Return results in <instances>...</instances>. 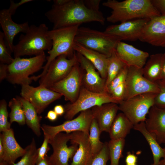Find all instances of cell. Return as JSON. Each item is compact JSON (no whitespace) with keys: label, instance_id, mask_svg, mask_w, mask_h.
Returning a JSON list of instances; mask_svg holds the SVG:
<instances>
[{"label":"cell","instance_id":"52","mask_svg":"<svg viewBox=\"0 0 165 165\" xmlns=\"http://www.w3.org/2000/svg\"><path fill=\"white\" fill-rule=\"evenodd\" d=\"M165 146V143L164 144ZM160 165H165V158L161 160L159 163Z\"/></svg>","mask_w":165,"mask_h":165},{"label":"cell","instance_id":"5","mask_svg":"<svg viewBox=\"0 0 165 165\" xmlns=\"http://www.w3.org/2000/svg\"><path fill=\"white\" fill-rule=\"evenodd\" d=\"M79 26L77 25L49 31L52 46L47 52L49 56L46 57L47 61L43 66V71L38 75L39 79L45 75L51 62L59 56L65 55L68 58L73 57L75 53L73 48L75 38Z\"/></svg>","mask_w":165,"mask_h":165},{"label":"cell","instance_id":"22","mask_svg":"<svg viewBox=\"0 0 165 165\" xmlns=\"http://www.w3.org/2000/svg\"><path fill=\"white\" fill-rule=\"evenodd\" d=\"M91 109L101 133H108L119 110L118 104L114 103H107L95 106Z\"/></svg>","mask_w":165,"mask_h":165},{"label":"cell","instance_id":"25","mask_svg":"<svg viewBox=\"0 0 165 165\" xmlns=\"http://www.w3.org/2000/svg\"><path fill=\"white\" fill-rule=\"evenodd\" d=\"M133 128L143 135L149 146L153 157V162L151 165H160L161 159L165 158V147L162 148L156 138L147 130L145 122L134 125Z\"/></svg>","mask_w":165,"mask_h":165},{"label":"cell","instance_id":"46","mask_svg":"<svg viewBox=\"0 0 165 165\" xmlns=\"http://www.w3.org/2000/svg\"><path fill=\"white\" fill-rule=\"evenodd\" d=\"M58 116L53 110H50L48 112L46 118L51 121H54L57 119Z\"/></svg>","mask_w":165,"mask_h":165},{"label":"cell","instance_id":"45","mask_svg":"<svg viewBox=\"0 0 165 165\" xmlns=\"http://www.w3.org/2000/svg\"><path fill=\"white\" fill-rule=\"evenodd\" d=\"M53 110L58 116H61L65 112L64 107L60 105L55 106L53 108Z\"/></svg>","mask_w":165,"mask_h":165},{"label":"cell","instance_id":"39","mask_svg":"<svg viewBox=\"0 0 165 165\" xmlns=\"http://www.w3.org/2000/svg\"><path fill=\"white\" fill-rule=\"evenodd\" d=\"M49 139L48 138L44 136L43 142L40 148L37 149L38 157L36 163L43 159L49 150L50 149L48 145Z\"/></svg>","mask_w":165,"mask_h":165},{"label":"cell","instance_id":"4","mask_svg":"<svg viewBox=\"0 0 165 165\" xmlns=\"http://www.w3.org/2000/svg\"><path fill=\"white\" fill-rule=\"evenodd\" d=\"M46 61L45 53L29 58H14L7 65L6 79L13 84L30 85L33 81L38 79L37 76L30 77V75L42 68Z\"/></svg>","mask_w":165,"mask_h":165},{"label":"cell","instance_id":"13","mask_svg":"<svg viewBox=\"0 0 165 165\" xmlns=\"http://www.w3.org/2000/svg\"><path fill=\"white\" fill-rule=\"evenodd\" d=\"M21 86V97L30 102L39 115L50 104L62 96L59 93L40 85L36 87L30 85Z\"/></svg>","mask_w":165,"mask_h":165},{"label":"cell","instance_id":"33","mask_svg":"<svg viewBox=\"0 0 165 165\" xmlns=\"http://www.w3.org/2000/svg\"><path fill=\"white\" fill-rule=\"evenodd\" d=\"M25 152L21 159L13 165H36L38 157L37 149L34 138L31 143L25 148Z\"/></svg>","mask_w":165,"mask_h":165},{"label":"cell","instance_id":"23","mask_svg":"<svg viewBox=\"0 0 165 165\" xmlns=\"http://www.w3.org/2000/svg\"><path fill=\"white\" fill-rule=\"evenodd\" d=\"M3 147L4 154L2 160L7 162L9 165H13L17 159L22 157L25 152L16 140L12 128L2 132L0 134Z\"/></svg>","mask_w":165,"mask_h":165},{"label":"cell","instance_id":"7","mask_svg":"<svg viewBox=\"0 0 165 165\" xmlns=\"http://www.w3.org/2000/svg\"><path fill=\"white\" fill-rule=\"evenodd\" d=\"M119 102L107 93H99L91 91L82 86L78 98L75 102L64 105V118L72 119L79 112L90 109L104 104Z\"/></svg>","mask_w":165,"mask_h":165},{"label":"cell","instance_id":"50","mask_svg":"<svg viewBox=\"0 0 165 165\" xmlns=\"http://www.w3.org/2000/svg\"><path fill=\"white\" fill-rule=\"evenodd\" d=\"M4 154V149L2 139L0 137V160H2Z\"/></svg>","mask_w":165,"mask_h":165},{"label":"cell","instance_id":"6","mask_svg":"<svg viewBox=\"0 0 165 165\" xmlns=\"http://www.w3.org/2000/svg\"><path fill=\"white\" fill-rule=\"evenodd\" d=\"M120 41L105 31L89 28L79 27L75 39V42L109 57Z\"/></svg>","mask_w":165,"mask_h":165},{"label":"cell","instance_id":"12","mask_svg":"<svg viewBox=\"0 0 165 165\" xmlns=\"http://www.w3.org/2000/svg\"><path fill=\"white\" fill-rule=\"evenodd\" d=\"M82 70L78 62L64 78L54 84L50 89L64 96L71 103L78 97L82 84Z\"/></svg>","mask_w":165,"mask_h":165},{"label":"cell","instance_id":"20","mask_svg":"<svg viewBox=\"0 0 165 165\" xmlns=\"http://www.w3.org/2000/svg\"><path fill=\"white\" fill-rule=\"evenodd\" d=\"M12 16L7 9H3L0 11L1 26L3 31L6 45L12 53L15 37L20 32L25 33L28 30L30 26L28 22L22 24L14 22L12 19Z\"/></svg>","mask_w":165,"mask_h":165},{"label":"cell","instance_id":"17","mask_svg":"<svg viewBox=\"0 0 165 165\" xmlns=\"http://www.w3.org/2000/svg\"><path fill=\"white\" fill-rule=\"evenodd\" d=\"M139 40L165 47V17L161 15L150 19L144 28Z\"/></svg>","mask_w":165,"mask_h":165},{"label":"cell","instance_id":"43","mask_svg":"<svg viewBox=\"0 0 165 165\" xmlns=\"http://www.w3.org/2000/svg\"><path fill=\"white\" fill-rule=\"evenodd\" d=\"M137 159L138 157L136 156L131 153L130 152H127L125 159L126 165L136 164Z\"/></svg>","mask_w":165,"mask_h":165},{"label":"cell","instance_id":"40","mask_svg":"<svg viewBox=\"0 0 165 165\" xmlns=\"http://www.w3.org/2000/svg\"><path fill=\"white\" fill-rule=\"evenodd\" d=\"M32 1V0H21L18 2L15 3L13 1L10 0L9 7L7 9L9 13L12 15L15 13L16 10L19 7Z\"/></svg>","mask_w":165,"mask_h":165},{"label":"cell","instance_id":"16","mask_svg":"<svg viewBox=\"0 0 165 165\" xmlns=\"http://www.w3.org/2000/svg\"><path fill=\"white\" fill-rule=\"evenodd\" d=\"M76 54L78 62L82 70V86L93 92L107 93L106 80L101 77L89 60L80 53L76 52Z\"/></svg>","mask_w":165,"mask_h":165},{"label":"cell","instance_id":"42","mask_svg":"<svg viewBox=\"0 0 165 165\" xmlns=\"http://www.w3.org/2000/svg\"><path fill=\"white\" fill-rule=\"evenodd\" d=\"M100 0H85V5L89 8L96 11H99Z\"/></svg>","mask_w":165,"mask_h":165},{"label":"cell","instance_id":"37","mask_svg":"<svg viewBox=\"0 0 165 165\" xmlns=\"http://www.w3.org/2000/svg\"><path fill=\"white\" fill-rule=\"evenodd\" d=\"M127 70L128 67L127 66L123 69L112 80L106 88V91L107 93L110 95L114 89L125 81Z\"/></svg>","mask_w":165,"mask_h":165},{"label":"cell","instance_id":"1","mask_svg":"<svg viewBox=\"0 0 165 165\" xmlns=\"http://www.w3.org/2000/svg\"><path fill=\"white\" fill-rule=\"evenodd\" d=\"M45 15L53 24V29L80 25L92 22L104 25L105 21L101 11L89 8L83 0H69L66 4L60 6L53 5Z\"/></svg>","mask_w":165,"mask_h":165},{"label":"cell","instance_id":"28","mask_svg":"<svg viewBox=\"0 0 165 165\" xmlns=\"http://www.w3.org/2000/svg\"><path fill=\"white\" fill-rule=\"evenodd\" d=\"M19 98L22 103L24 111L26 123L37 136L41 135V116L38 115L34 106L28 101L21 97Z\"/></svg>","mask_w":165,"mask_h":165},{"label":"cell","instance_id":"38","mask_svg":"<svg viewBox=\"0 0 165 165\" xmlns=\"http://www.w3.org/2000/svg\"><path fill=\"white\" fill-rule=\"evenodd\" d=\"M156 83L157 85L160 90L155 97L154 105L165 109V80L160 79Z\"/></svg>","mask_w":165,"mask_h":165},{"label":"cell","instance_id":"30","mask_svg":"<svg viewBox=\"0 0 165 165\" xmlns=\"http://www.w3.org/2000/svg\"><path fill=\"white\" fill-rule=\"evenodd\" d=\"M101 134L97 123L94 118L90 125L89 136L91 151L94 156L100 152L104 145V143L100 140Z\"/></svg>","mask_w":165,"mask_h":165},{"label":"cell","instance_id":"32","mask_svg":"<svg viewBox=\"0 0 165 165\" xmlns=\"http://www.w3.org/2000/svg\"><path fill=\"white\" fill-rule=\"evenodd\" d=\"M125 144V139H111L108 142L110 165H119V160L123 156Z\"/></svg>","mask_w":165,"mask_h":165},{"label":"cell","instance_id":"9","mask_svg":"<svg viewBox=\"0 0 165 165\" xmlns=\"http://www.w3.org/2000/svg\"><path fill=\"white\" fill-rule=\"evenodd\" d=\"M94 118L91 109L80 112L76 118L64 122L56 126L43 124L41 128L43 132L44 136L50 139L58 133L63 132L70 133L75 131H82L89 134L91 123Z\"/></svg>","mask_w":165,"mask_h":165},{"label":"cell","instance_id":"53","mask_svg":"<svg viewBox=\"0 0 165 165\" xmlns=\"http://www.w3.org/2000/svg\"><path fill=\"white\" fill-rule=\"evenodd\" d=\"M137 165V164H131V165Z\"/></svg>","mask_w":165,"mask_h":165},{"label":"cell","instance_id":"3","mask_svg":"<svg viewBox=\"0 0 165 165\" xmlns=\"http://www.w3.org/2000/svg\"><path fill=\"white\" fill-rule=\"evenodd\" d=\"M48 28L44 24L37 26H30L28 31L20 35L18 43L14 46L13 52L14 58L24 55L37 56L51 49L52 40Z\"/></svg>","mask_w":165,"mask_h":165},{"label":"cell","instance_id":"8","mask_svg":"<svg viewBox=\"0 0 165 165\" xmlns=\"http://www.w3.org/2000/svg\"><path fill=\"white\" fill-rule=\"evenodd\" d=\"M156 94L152 93H145L123 100L118 104L119 110L134 125L145 122L150 109L154 105Z\"/></svg>","mask_w":165,"mask_h":165},{"label":"cell","instance_id":"24","mask_svg":"<svg viewBox=\"0 0 165 165\" xmlns=\"http://www.w3.org/2000/svg\"><path fill=\"white\" fill-rule=\"evenodd\" d=\"M75 51L85 57L94 66L103 79L106 80L108 57L98 52L75 42Z\"/></svg>","mask_w":165,"mask_h":165},{"label":"cell","instance_id":"2","mask_svg":"<svg viewBox=\"0 0 165 165\" xmlns=\"http://www.w3.org/2000/svg\"><path fill=\"white\" fill-rule=\"evenodd\" d=\"M102 4L112 9L111 14L106 20L112 23L139 19H151L161 16L151 0H108Z\"/></svg>","mask_w":165,"mask_h":165},{"label":"cell","instance_id":"15","mask_svg":"<svg viewBox=\"0 0 165 165\" xmlns=\"http://www.w3.org/2000/svg\"><path fill=\"white\" fill-rule=\"evenodd\" d=\"M150 19H136L108 27L104 31L120 41H134L139 40L142 30Z\"/></svg>","mask_w":165,"mask_h":165},{"label":"cell","instance_id":"11","mask_svg":"<svg viewBox=\"0 0 165 165\" xmlns=\"http://www.w3.org/2000/svg\"><path fill=\"white\" fill-rule=\"evenodd\" d=\"M78 63L76 52L71 58L65 55L59 56L51 62L46 73L40 78L39 85L50 89L66 77Z\"/></svg>","mask_w":165,"mask_h":165},{"label":"cell","instance_id":"10","mask_svg":"<svg viewBox=\"0 0 165 165\" xmlns=\"http://www.w3.org/2000/svg\"><path fill=\"white\" fill-rule=\"evenodd\" d=\"M125 84L124 100L145 93H152L157 94L160 90L156 83L150 81L144 77L143 68L128 67Z\"/></svg>","mask_w":165,"mask_h":165},{"label":"cell","instance_id":"48","mask_svg":"<svg viewBox=\"0 0 165 165\" xmlns=\"http://www.w3.org/2000/svg\"><path fill=\"white\" fill-rule=\"evenodd\" d=\"M36 165H50L49 156H46L43 159L37 163Z\"/></svg>","mask_w":165,"mask_h":165},{"label":"cell","instance_id":"19","mask_svg":"<svg viewBox=\"0 0 165 165\" xmlns=\"http://www.w3.org/2000/svg\"><path fill=\"white\" fill-rule=\"evenodd\" d=\"M89 134L82 131L71 133L70 141L78 145L70 165H90L94 156L92 155L89 139Z\"/></svg>","mask_w":165,"mask_h":165},{"label":"cell","instance_id":"26","mask_svg":"<svg viewBox=\"0 0 165 165\" xmlns=\"http://www.w3.org/2000/svg\"><path fill=\"white\" fill-rule=\"evenodd\" d=\"M134 125L122 112L118 113L115 119L108 132L111 139H125Z\"/></svg>","mask_w":165,"mask_h":165},{"label":"cell","instance_id":"47","mask_svg":"<svg viewBox=\"0 0 165 165\" xmlns=\"http://www.w3.org/2000/svg\"><path fill=\"white\" fill-rule=\"evenodd\" d=\"M161 79L165 80V52L163 53L162 56Z\"/></svg>","mask_w":165,"mask_h":165},{"label":"cell","instance_id":"49","mask_svg":"<svg viewBox=\"0 0 165 165\" xmlns=\"http://www.w3.org/2000/svg\"><path fill=\"white\" fill-rule=\"evenodd\" d=\"M69 0H54L53 5L60 6L64 5L67 3Z\"/></svg>","mask_w":165,"mask_h":165},{"label":"cell","instance_id":"21","mask_svg":"<svg viewBox=\"0 0 165 165\" xmlns=\"http://www.w3.org/2000/svg\"><path fill=\"white\" fill-rule=\"evenodd\" d=\"M145 127L160 145L165 143V109L152 107L145 121Z\"/></svg>","mask_w":165,"mask_h":165},{"label":"cell","instance_id":"27","mask_svg":"<svg viewBox=\"0 0 165 165\" xmlns=\"http://www.w3.org/2000/svg\"><path fill=\"white\" fill-rule=\"evenodd\" d=\"M162 55L160 53L151 55L143 68L144 76L152 82L161 79Z\"/></svg>","mask_w":165,"mask_h":165},{"label":"cell","instance_id":"18","mask_svg":"<svg viewBox=\"0 0 165 165\" xmlns=\"http://www.w3.org/2000/svg\"><path fill=\"white\" fill-rule=\"evenodd\" d=\"M115 51L119 58L128 67L143 68L149 56L148 52L122 41L118 42Z\"/></svg>","mask_w":165,"mask_h":165},{"label":"cell","instance_id":"35","mask_svg":"<svg viewBox=\"0 0 165 165\" xmlns=\"http://www.w3.org/2000/svg\"><path fill=\"white\" fill-rule=\"evenodd\" d=\"M8 112L7 104L4 99L0 102V131L3 132L10 129L11 124L8 120Z\"/></svg>","mask_w":165,"mask_h":165},{"label":"cell","instance_id":"31","mask_svg":"<svg viewBox=\"0 0 165 165\" xmlns=\"http://www.w3.org/2000/svg\"><path fill=\"white\" fill-rule=\"evenodd\" d=\"M8 106L11 110L9 114L11 124L16 122L20 125L25 124L26 122L24 111L19 97L11 99Z\"/></svg>","mask_w":165,"mask_h":165},{"label":"cell","instance_id":"41","mask_svg":"<svg viewBox=\"0 0 165 165\" xmlns=\"http://www.w3.org/2000/svg\"><path fill=\"white\" fill-rule=\"evenodd\" d=\"M151 1L161 15L165 17V0H151Z\"/></svg>","mask_w":165,"mask_h":165},{"label":"cell","instance_id":"34","mask_svg":"<svg viewBox=\"0 0 165 165\" xmlns=\"http://www.w3.org/2000/svg\"><path fill=\"white\" fill-rule=\"evenodd\" d=\"M11 52L7 46L3 32L0 31V63L9 65L14 58L11 55Z\"/></svg>","mask_w":165,"mask_h":165},{"label":"cell","instance_id":"29","mask_svg":"<svg viewBox=\"0 0 165 165\" xmlns=\"http://www.w3.org/2000/svg\"><path fill=\"white\" fill-rule=\"evenodd\" d=\"M108 59L105 90L106 87L112 80L123 69L127 66L117 56L115 50Z\"/></svg>","mask_w":165,"mask_h":165},{"label":"cell","instance_id":"44","mask_svg":"<svg viewBox=\"0 0 165 165\" xmlns=\"http://www.w3.org/2000/svg\"><path fill=\"white\" fill-rule=\"evenodd\" d=\"M7 64L0 63V81L6 79L7 74Z\"/></svg>","mask_w":165,"mask_h":165},{"label":"cell","instance_id":"36","mask_svg":"<svg viewBox=\"0 0 165 165\" xmlns=\"http://www.w3.org/2000/svg\"><path fill=\"white\" fill-rule=\"evenodd\" d=\"M109 160L110 156L108 142H105L100 152L94 156L90 165H107Z\"/></svg>","mask_w":165,"mask_h":165},{"label":"cell","instance_id":"14","mask_svg":"<svg viewBox=\"0 0 165 165\" xmlns=\"http://www.w3.org/2000/svg\"><path fill=\"white\" fill-rule=\"evenodd\" d=\"M70 133L61 132L50 138L49 143L51 145L53 152L49 156L50 165H68L69 159H72L78 148V145H67L70 141Z\"/></svg>","mask_w":165,"mask_h":165},{"label":"cell","instance_id":"51","mask_svg":"<svg viewBox=\"0 0 165 165\" xmlns=\"http://www.w3.org/2000/svg\"><path fill=\"white\" fill-rule=\"evenodd\" d=\"M0 165H9L6 161L2 160H0Z\"/></svg>","mask_w":165,"mask_h":165}]
</instances>
